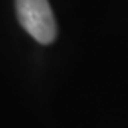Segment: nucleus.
I'll use <instances>...</instances> for the list:
<instances>
[{
  "mask_svg": "<svg viewBox=\"0 0 128 128\" xmlns=\"http://www.w3.org/2000/svg\"><path fill=\"white\" fill-rule=\"evenodd\" d=\"M16 11L23 30L39 43L54 42L57 26L48 0H16Z\"/></svg>",
  "mask_w": 128,
  "mask_h": 128,
  "instance_id": "f257e3e1",
  "label": "nucleus"
}]
</instances>
